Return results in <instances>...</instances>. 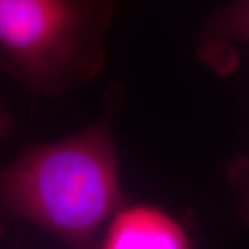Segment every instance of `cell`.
<instances>
[{
  "mask_svg": "<svg viewBox=\"0 0 249 249\" xmlns=\"http://www.w3.org/2000/svg\"><path fill=\"white\" fill-rule=\"evenodd\" d=\"M97 249H196L186 226L152 204H124L109 219Z\"/></svg>",
  "mask_w": 249,
  "mask_h": 249,
  "instance_id": "3",
  "label": "cell"
},
{
  "mask_svg": "<svg viewBox=\"0 0 249 249\" xmlns=\"http://www.w3.org/2000/svg\"><path fill=\"white\" fill-rule=\"evenodd\" d=\"M14 130V118L9 112L4 103L0 100V142L7 139Z\"/></svg>",
  "mask_w": 249,
  "mask_h": 249,
  "instance_id": "6",
  "label": "cell"
},
{
  "mask_svg": "<svg viewBox=\"0 0 249 249\" xmlns=\"http://www.w3.org/2000/svg\"><path fill=\"white\" fill-rule=\"evenodd\" d=\"M124 204L107 118L54 142L31 144L0 166V234L9 222L94 249L98 230Z\"/></svg>",
  "mask_w": 249,
  "mask_h": 249,
  "instance_id": "1",
  "label": "cell"
},
{
  "mask_svg": "<svg viewBox=\"0 0 249 249\" xmlns=\"http://www.w3.org/2000/svg\"><path fill=\"white\" fill-rule=\"evenodd\" d=\"M114 4L0 0V68L39 96L91 79L103 62V35Z\"/></svg>",
  "mask_w": 249,
  "mask_h": 249,
  "instance_id": "2",
  "label": "cell"
},
{
  "mask_svg": "<svg viewBox=\"0 0 249 249\" xmlns=\"http://www.w3.org/2000/svg\"><path fill=\"white\" fill-rule=\"evenodd\" d=\"M235 42L249 43V0L222 6L209 17L198 40V55L219 73L234 71Z\"/></svg>",
  "mask_w": 249,
  "mask_h": 249,
  "instance_id": "4",
  "label": "cell"
},
{
  "mask_svg": "<svg viewBox=\"0 0 249 249\" xmlns=\"http://www.w3.org/2000/svg\"><path fill=\"white\" fill-rule=\"evenodd\" d=\"M226 175L238 193L237 212L242 222L249 226V158L238 155L229 163Z\"/></svg>",
  "mask_w": 249,
  "mask_h": 249,
  "instance_id": "5",
  "label": "cell"
}]
</instances>
